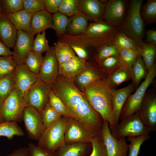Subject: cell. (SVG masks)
<instances>
[{"mask_svg":"<svg viewBox=\"0 0 156 156\" xmlns=\"http://www.w3.org/2000/svg\"><path fill=\"white\" fill-rule=\"evenodd\" d=\"M51 85L53 92L63 102L71 116L81 122L92 137L100 134L103 120L90 105L84 93L75 85L73 79L59 75Z\"/></svg>","mask_w":156,"mask_h":156,"instance_id":"1","label":"cell"},{"mask_svg":"<svg viewBox=\"0 0 156 156\" xmlns=\"http://www.w3.org/2000/svg\"><path fill=\"white\" fill-rule=\"evenodd\" d=\"M116 88L106 79L95 81L83 91L89 103L101 117L107 121L111 132L115 127L113 118V96Z\"/></svg>","mask_w":156,"mask_h":156,"instance_id":"2","label":"cell"},{"mask_svg":"<svg viewBox=\"0 0 156 156\" xmlns=\"http://www.w3.org/2000/svg\"><path fill=\"white\" fill-rule=\"evenodd\" d=\"M143 0H130L125 18L119 28L132 39L138 46L143 42L144 25L141 16Z\"/></svg>","mask_w":156,"mask_h":156,"instance_id":"3","label":"cell"},{"mask_svg":"<svg viewBox=\"0 0 156 156\" xmlns=\"http://www.w3.org/2000/svg\"><path fill=\"white\" fill-rule=\"evenodd\" d=\"M69 118L62 117L54 124L45 128L38 140L37 146L55 153L65 145L64 132Z\"/></svg>","mask_w":156,"mask_h":156,"instance_id":"4","label":"cell"},{"mask_svg":"<svg viewBox=\"0 0 156 156\" xmlns=\"http://www.w3.org/2000/svg\"><path fill=\"white\" fill-rule=\"evenodd\" d=\"M27 105L23 96L14 88L1 106L0 123L11 121L22 122L23 110Z\"/></svg>","mask_w":156,"mask_h":156,"instance_id":"5","label":"cell"},{"mask_svg":"<svg viewBox=\"0 0 156 156\" xmlns=\"http://www.w3.org/2000/svg\"><path fill=\"white\" fill-rule=\"evenodd\" d=\"M156 76L155 61L148 72L144 81L138 88L135 92L130 94L127 99L122 109L119 119L122 120L135 113L139 109L148 87Z\"/></svg>","mask_w":156,"mask_h":156,"instance_id":"6","label":"cell"},{"mask_svg":"<svg viewBox=\"0 0 156 156\" xmlns=\"http://www.w3.org/2000/svg\"><path fill=\"white\" fill-rule=\"evenodd\" d=\"M58 40L69 45L78 57L87 60H93L98 48L92 41L84 35L74 36L64 34Z\"/></svg>","mask_w":156,"mask_h":156,"instance_id":"7","label":"cell"},{"mask_svg":"<svg viewBox=\"0 0 156 156\" xmlns=\"http://www.w3.org/2000/svg\"><path fill=\"white\" fill-rule=\"evenodd\" d=\"M152 131L142 122L135 113L121 120L111 132L117 139L149 134Z\"/></svg>","mask_w":156,"mask_h":156,"instance_id":"8","label":"cell"},{"mask_svg":"<svg viewBox=\"0 0 156 156\" xmlns=\"http://www.w3.org/2000/svg\"><path fill=\"white\" fill-rule=\"evenodd\" d=\"M51 84L46 83L39 79L25 92L23 97L27 105L40 112L48 103Z\"/></svg>","mask_w":156,"mask_h":156,"instance_id":"9","label":"cell"},{"mask_svg":"<svg viewBox=\"0 0 156 156\" xmlns=\"http://www.w3.org/2000/svg\"><path fill=\"white\" fill-rule=\"evenodd\" d=\"M143 123L152 131L156 130V92L154 88L147 89L137 112Z\"/></svg>","mask_w":156,"mask_h":156,"instance_id":"10","label":"cell"},{"mask_svg":"<svg viewBox=\"0 0 156 156\" xmlns=\"http://www.w3.org/2000/svg\"><path fill=\"white\" fill-rule=\"evenodd\" d=\"M118 29L108 25L104 20L94 22L90 23L84 35L99 47L103 44H112Z\"/></svg>","mask_w":156,"mask_h":156,"instance_id":"11","label":"cell"},{"mask_svg":"<svg viewBox=\"0 0 156 156\" xmlns=\"http://www.w3.org/2000/svg\"><path fill=\"white\" fill-rule=\"evenodd\" d=\"M108 75L94 60H87L85 68L74 79L75 84L81 91L87 86L97 81L106 80Z\"/></svg>","mask_w":156,"mask_h":156,"instance_id":"12","label":"cell"},{"mask_svg":"<svg viewBox=\"0 0 156 156\" xmlns=\"http://www.w3.org/2000/svg\"><path fill=\"white\" fill-rule=\"evenodd\" d=\"M129 0H109L105 5L103 20L108 25L119 28L123 22Z\"/></svg>","mask_w":156,"mask_h":156,"instance_id":"13","label":"cell"},{"mask_svg":"<svg viewBox=\"0 0 156 156\" xmlns=\"http://www.w3.org/2000/svg\"><path fill=\"white\" fill-rule=\"evenodd\" d=\"M101 135L107 156H127L128 145L126 138L117 139L112 135L107 121H103Z\"/></svg>","mask_w":156,"mask_h":156,"instance_id":"14","label":"cell"},{"mask_svg":"<svg viewBox=\"0 0 156 156\" xmlns=\"http://www.w3.org/2000/svg\"><path fill=\"white\" fill-rule=\"evenodd\" d=\"M92 137L87 128L80 121L72 116L68 118L64 132L66 144L91 143Z\"/></svg>","mask_w":156,"mask_h":156,"instance_id":"15","label":"cell"},{"mask_svg":"<svg viewBox=\"0 0 156 156\" xmlns=\"http://www.w3.org/2000/svg\"><path fill=\"white\" fill-rule=\"evenodd\" d=\"M23 120L28 138L38 141L44 129L40 112L33 107L27 105L23 111Z\"/></svg>","mask_w":156,"mask_h":156,"instance_id":"16","label":"cell"},{"mask_svg":"<svg viewBox=\"0 0 156 156\" xmlns=\"http://www.w3.org/2000/svg\"><path fill=\"white\" fill-rule=\"evenodd\" d=\"M45 52L37 76L38 79L44 82L51 84L59 75L58 64L53 46Z\"/></svg>","mask_w":156,"mask_h":156,"instance_id":"17","label":"cell"},{"mask_svg":"<svg viewBox=\"0 0 156 156\" xmlns=\"http://www.w3.org/2000/svg\"><path fill=\"white\" fill-rule=\"evenodd\" d=\"M34 35L21 30H18L13 48V59L17 65L24 63L27 54L31 51Z\"/></svg>","mask_w":156,"mask_h":156,"instance_id":"18","label":"cell"},{"mask_svg":"<svg viewBox=\"0 0 156 156\" xmlns=\"http://www.w3.org/2000/svg\"><path fill=\"white\" fill-rule=\"evenodd\" d=\"M14 88L23 96L26 91L38 79L24 63L17 65L13 74Z\"/></svg>","mask_w":156,"mask_h":156,"instance_id":"19","label":"cell"},{"mask_svg":"<svg viewBox=\"0 0 156 156\" xmlns=\"http://www.w3.org/2000/svg\"><path fill=\"white\" fill-rule=\"evenodd\" d=\"M105 4L99 0H79V10L94 22L103 20Z\"/></svg>","mask_w":156,"mask_h":156,"instance_id":"20","label":"cell"},{"mask_svg":"<svg viewBox=\"0 0 156 156\" xmlns=\"http://www.w3.org/2000/svg\"><path fill=\"white\" fill-rule=\"evenodd\" d=\"M87 60L76 56L58 64L59 75L67 79H73L85 68Z\"/></svg>","mask_w":156,"mask_h":156,"instance_id":"21","label":"cell"},{"mask_svg":"<svg viewBox=\"0 0 156 156\" xmlns=\"http://www.w3.org/2000/svg\"><path fill=\"white\" fill-rule=\"evenodd\" d=\"M135 89L132 83L123 88L114 90L113 94V118L115 127L119 123L120 116L127 99Z\"/></svg>","mask_w":156,"mask_h":156,"instance_id":"22","label":"cell"},{"mask_svg":"<svg viewBox=\"0 0 156 156\" xmlns=\"http://www.w3.org/2000/svg\"><path fill=\"white\" fill-rule=\"evenodd\" d=\"M49 28L55 30L53 23L52 14L46 10L34 13L31 23V33L38 34Z\"/></svg>","mask_w":156,"mask_h":156,"instance_id":"23","label":"cell"},{"mask_svg":"<svg viewBox=\"0 0 156 156\" xmlns=\"http://www.w3.org/2000/svg\"><path fill=\"white\" fill-rule=\"evenodd\" d=\"M18 30L4 14L0 17V40L9 48H13Z\"/></svg>","mask_w":156,"mask_h":156,"instance_id":"24","label":"cell"},{"mask_svg":"<svg viewBox=\"0 0 156 156\" xmlns=\"http://www.w3.org/2000/svg\"><path fill=\"white\" fill-rule=\"evenodd\" d=\"M90 20H91L87 15L79 11L69 17L66 34L74 36L84 35L90 24Z\"/></svg>","mask_w":156,"mask_h":156,"instance_id":"25","label":"cell"},{"mask_svg":"<svg viewBox=\"0 0 156 156\" xmlns=\"http://www.w3.org/2000/svg\"><path fill=\"white\" fill-rule=\"evenodd\" d=\"M92 150L91 143H76L66 144L56 151L55 156H87Z\"/></svg>","mask_w":156,"mask_h":156,"instance_id":"26","label":"cell"},{"mask_svg":"<svg viewBox=\"0 0 156 156\" xmlns=\"http://www.w3.org/2000/svg\"><path fill=\"white\" fill-rule=\"evenodd\" d=\"M34 14L22 10L17 12L5 15L17 30H21L31 33V23Z\"/></svg>","mask_w":156,"mask_h":156,"instance_id":"27","label":"cell"},{"mask_svg":"<svg viewBox=\"0 0 156 156\" xmlns=\"http://www.w3.org/2000/svg\"><path fill=\"white\" fill-rule=\"evenodd\" d=\"M139 54L142 57L146 71L148 72L153 66L156 55V44L144 41L138 46Z\"/></svg>","mask_w":156,"mask_h":156,"instance_id":"28","label":"cell"},{"mask_svg":"<svg viewBox=\"0 0 156 156\" xmlns=\"http://www.w3.org/2000/svg\"><path fill=\"white\" fill-rule=\"evenodd\" d=\"M132 83L135 88L139 87L142 79L145 78L148 72L142 57L139 54L130 70Z\"/></svg>","mask_w":156,"mask_h":156,"instance_id":"29","label":"cell"},{"mask_svg":"<svg viewBox=\"0 0 156 156\" xmlns=\"http://www.w3.org/2000/svg\"><path fill=\"white\" fill-rule=\"evenodd\" d=\"M54 53L58 64L76 56L73 49L67 44L58 40L54 43Z\"/></svg>","mask_w":156,"mask_h":156,"instance_id":"30","label":"cell"},{"mask_svg":"<svg viewBox=\"0 0 156 156\" xmlns=\"http://www.w3.org/2000/svg\"><path fill=\"white\" fill-rule=\"evenodd\" d=\"M25 133L17 122L11 121L0 123V136L12 139L15 136H23Z\"/></svg>","mask_w":156,"mask_h":156,"instance_id":"31","label":"cell"},{"mask_svg":"<svg viewBox=\"0 0 156 156\" xmlns=\"http://www.w3.org/2000/svg\"><path fill=\"white\" fill-rule=\"evenodd\" d=\"M141 16L145 25H148L156 22V0H148L142 6Z\"/></svg>","mask_w":156,"mask_h":156,"instance_id":"32","label":"cell"},{"mask_svg":"<svg viewBox=\"0 0 156 156\" xmlns=\"http://www.w3.org/2000/svg\"><path fill=\"white\" fill-rule=\"evenodd\" d=\"M112 44L116 46L120 50L126 49L138 51V46L135 41L119 28L113 39Z\"/></svg>","mask_w":156,"mask_h":156,"instance_id":"33","label":"cell"},{"mask_svg":"<svg viewBox=\"0 0 156 156\" xmlns=\"http://www.w3.org/2000/svg\"><path fill=\"white\" fill-rule=\"evenodd\" d=\"M131 79L130 71L118 67L108 76L106 80L116 88L122 83Z\"/></svg>","mask_w":156,"mask_h":156,"instance_id":"34","label":"cell"},{"mask_svg":"<svg viewBox=\"0 0 156 156\" xmlns=\"http://www.w3.org/2000/svg\"><path fill=\"white\" fill-rule=\"evenodd\" d=\"M138 51L120 49L119 54V67L130 70L139 55Z\"/></svg>","mask_w":156,"mask_h":156,"instance_id":"35","label":"cell"},{"mask_svg":"<svg viewBox=\"0 0 156 156\" xmlns=\"http://www.w3.org/2000/svg\"><path fill=\"white\" fill-rule=\"evenodd\" d=\"M43 58L42 53L31 51L25 59L23 63L31 72L38 75Z\"/></svg>","mask_w":156,"mask_h":156,"instance_id":"36","label":"cell"},{"mask_svg":"<svg viewBox=\"0 0 156 156\" xmlns=\"http://www.w3.org/2000/svg\"><path fill=\"white\" fill-rule=\"evenodd\" d=\"M120 49L113 44H103L97 49L93 60L97 63L107 57L119 55Z\"/></svg>","mask_w":156,"mask_h":156,"instance_id":"37","label":"cell"},{"mask_svg":"<svg viewBox=\"0 0 156 156\" xmlns=\"http://www.w3.org/2000/svg\"><path fill=\"white\" fill-rule=\"evenodd\" d=\"M52 17L55 30L59 38L66 33L69 17L59 11L53 14Z\"/></svg>","mask_w":156,"mask_h":156,"instance_id":"38","label":"cell"},{"mask_svg":"<svg viewBox=\"0 0 156 156\" xmlns=\"http://www.w3.org/2000/svg\"><path fill=\"white\" fill-rule=\"evenodd\" d=\"M150 138L149 134L128 137L127 140L130 144L128 145L127 156H138L142 144Z\"/></svg>","mask_w":156,"mask_h":156,"instance_id":"39","label":"cell"},{"mask_svg":"<svg viewBox=\"0 0 156 156\" xmlns=\"http://www.w3.org/2000/svg\"><path fill=\"white\" fill-rule=\"evenodd\" d=\"M40 112L44 129L55 123L62 117L48 103Z\"/></svg>","mask_w":156,"mask_h":156,"instance_id":"40","label":"cell"},{"mask_svg":"<svg viewBox=\"0 0 156 156\" xmlns=\"http://www.w3.org/2000/svg\"><path fill=\"white\" fill-rule=\"evenodd\" d=\"M14 88L13 74L0 78V106Z\"/></svg>","mask_w":156,"mask_h":156,"instance_id":"41","label":"cell"},{"mask_svg":"<svg viewBox=\"0 0 156 156\" xmlns=\"http://www.w3.org/2000/svg\"><path fill=\"white\" fill-rule=\"evenodd\" d=\"M16 66L12 55L0 56V78L13 75Z\"/></svg>","mask_w":156,"mask_h":156,"instance_id":"42","label":"cell"},{"mask_svg":"<svg viewBox=\"0 0 156 156\" xmlns=\"http://www.w3.org/2000/svg\"><path fill=\"white\" fill-rule=\"evenodd\" d=\"M48 103L61 116L68 118L71 116L63 102L54 93L52 90L49 95Z\"/></svg>","mask_w":156,"mask_h":156,"instance_id":"43","label":"cell"},{"mask_svg":"<svg viewBox=\"0 0 156 156\" xmlns=\"http://www.w3.org/2000/svg\"><path fill=\"white\" fill-rule=\"evenodd\" d=\"M92 150L88 156H107V150L101 134L90 139Z\"/></svg>","mask_w":156,"mask_h":156,"instance_id":"44","label":"cell"},{"mask_svg":"<svg viewBox=\"0 0 156 156\" xmlns=\"http://www.w3.org/2000/svg\"><path fill=\"white\" fill-rule=\"evenodd\" d=\"M46 33L45 31L41 33L38 34L34 39L31 49V51H35L42 53L50 49V46L48 41L46 37Z\"/></svg>","mask_w":156,"mask_h":156,"instance_id":"45","label":"cell"},{"mask_svg":"<svg viewBox=\"0 0 156 156\" xmlns=\"http://www.w3.org/2000/svg\"><path fill=\"white\" fill-rule=\"evenodd\" d=\"M23 0H1L0 4L2 13L7 14L23 10Z\"/></svg>","mask_w":156,"mask_h":156,"instance_id":"46","label":"cell"},{"mask_svg":"<svg viewBox=\"0 0 156 156\" xmlns=\"http://www.w3.org/2000/svg\"><path fill=\"white\" fill-rule=\"evenodd\" d=\"M119 55L111 56L97 63L101 68L108 76L119 67Z\"/></svg>","mask_w":156,"mask_h":156,"instance_id":"47","label":"cell"},{"mask_svg":"<svg viewBox=\"0 0 156 156\" xmlns=\"http://www.w3.org/2000/svg\"><path fill=\"white\" fill-rule=\"evenodd\" d=\"M79 0H63L59 12L64 14L68 17L77 13L79 10Z\"/></svg>","mask_w":156,"mask_h":156,"instance_id":"48","label":"cell"},{"mask_svg":"<svg viewBox=\"0 0 156 156\" xmlns=\"http://www.w3.org/2000/svg\"><path fill=\"white\" fill-rule=\"evenodd\" d=\"M23 6L24 10L32 14L45 10L43 0H23Z\"/></svg>","mask_w":156,"mask_h":156,"instance_id":"49","label":"cell"},{"mask_svg":"<svg viewBox=\"0 0 156 156\" xmlns=\"http://www.w3.org/2000/svg\"><path fill=\"white\" fill-rule=\"evenodd\" d=\"M28 147L27 156H55V153L49 151L31 143L29 144Z\"/></svg>","mask_w":156,"mask_h":156,"instance_id":"50","label":"cell"},{"mask_svg":"<svg viewBox=\"0 0 156 156\" xmlns=\"http://www.w3.org/2000/svg\"><path fill=\"white\" fill-rule=\"evenodd\" d=\"M45 10L50 13L59 11L60 6L63 0H43Z\"/></svg>","mask_w":156,"mask_h":156,"instance_id":"51","label":"cell"},{"mask_svg":"<svg viewBox=\"0 0 156 156\" xmlns=\"http://www.w3.org/2000/svg\"><path fill=\"white\" fill-rule=\"evenodd\" d=\"M147 43L156 44V30L155 29H148L145 31Z\"/></svg>","mask_w":156,"mask_h":156,"instance_id":"52","label":"cell"},{"mask_svg":"<svg viewBox=\"0 0 156 156\" xmlns=\"http://www.w3.org/2000/svg\"><path fill=\"white\" fill-rule=\"evenodd\" d=\"M28 151V147L19 148L5 156H27Z\"/></svg>","mask_w":156,"mask_h":156,"instance_id":"53","label":"cell"},{"mask_svg":"<svg viewBox=\"0 0 156 156\" xmlns=\"http://www.w3.org/2000/svg\"><path fill=\"white\" fill-rule=\"evenodd\" d=\"M13 54V51L0 40V56L11 55Z\"/></svg>","mask_w":156,"mask_h":156,"instance_id":"54","label":"cell"},{"mask_svg":"<svg viewBox=\"0 0 156 156\" xmlns=\"http://www.w3.org/2000/svg\"><path fill=\"white\" fill-rule=\"evenodd\" d=\"M3 14L2 12L1 9V7L0 4V17L2 16Z\"/></svg>","mask_w":156,"mask_h":156,"instance_id":"55","label":"cell"},{"mask_svg":"<svg viewBox=\"0 0 156 156\" xmlns=\"http://www.w3.org/2000/svg\"><path fill=\"white\" fill-rule=\"evenodd\" d=\"M0 116H1V107L0 106Z\"/></svg>","mask_w":156,"mask_h":156,"instance_id":"56","label":"cell"}]
</instances>
